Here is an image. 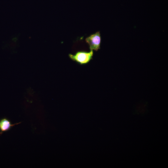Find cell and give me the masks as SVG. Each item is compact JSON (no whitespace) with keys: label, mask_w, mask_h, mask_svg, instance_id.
<instances>
[{"label":"cell","mask_w":168,"mask_h":168,"mask_svg":"<svg viewBox=\"0 0 168 168\" xmlns=\"http://www.w3.org/2000/svg\"><path fill=\"white\" fill-rule=\"evenodd\" d=\"M93 56V50L78 51L74 54H68L69 57L71 60L81 65H85L89 63L92 59Z\"/></svg>","instance_id":"cell-1"},{"label":"cell","mask_w":168,"mask_h":168,"mask_svg":"<svg viewBox=\"0 0 168 168\" xmlns=\"http://www.w3.org/2000/svg\"><path fill=\"white\" fill-rule=\"evenodd\" d=\"M85 41L88 45L90 50L97 51L100 49L101 43L100 31L91 35L86 38Z\"/></svg>","instance_id":"cell-2"},{"label":"cell","mask_w":168,"mask_h":168,"mask_svg":"<svg viewBox=\"0 0 168 168\" xmlns=\"http://www.w3.org/2000/svg\"><path fill=\"white\" fill-rule=\"evenodd\" d=\"M21 122L12 124L11 121L6 118H4L0 119V134L2 135L4 132L8 131L13 126L20 124Z\"/></svg>","instance_id":"cell-3"}]
</instances>
